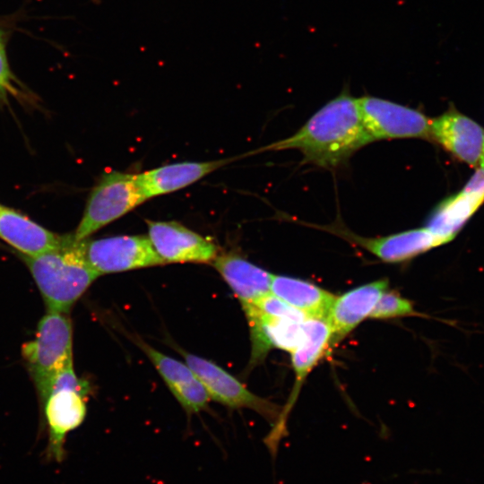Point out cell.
I'll list each match as a JSON object with an SVG mask.
<instances>
[{
	"instance_id": "6da1fadb",
	"label": "cell",
	"mask_w": 484,
	"mask_h": 484,
	"mask_svg": "<svg viewBox=\"0 0 484 484\" xmlns=\"http://www.w3.org/2000/svg\"><path fill=\"white\" fill-rule=\"evenodd\" d=\"M371 142L361 118L358 99L343 91L294 134L260 150H298L304 161L330 169L343 165L356 151Z\"/></svg>"
},
{
	"instance_id": "7a4b0ae2",
	"label": "cell",
	"mask_w": 484,
	"mask_h": 484,
	"mask_svg": "<svg viewBox=\"0 0 484 484\" xmlns=\"http://www.w3.org/2000/svg\"><path fill=\"white\" fill-rule=\"evenodd\" d=\"M48 310L68 314L99 276L85 256V239L65 235L60 245L42 254L21 255Z\"/></svg>"
},
{
	"instance_id": "3957f363",
	"label": "cell",
	"mask_w": 484,
	"mask_h": 484,
	"mask_svg": "<svg viewBox=\"0 0 484 484\" xmlns=\"http://www.w3.org/2000/svg\"><path fill=\"white\" fill-rule=\"evenodd\" d=\"M88 390L87 383L77 377L72 364L60 370L39 393L48 435L44 461L60 463L65 459L67 435L86 417Z\"/></svg>"
},
{
	"instance_id": "277c9868",
	"label": "cell",
	"mask_w": 484,
	"mask_h": 484,
	"mask_svg": "<svg viewBox=\"0 0 484 484\" xmlns=\"http://www.w3.org/2000/svg\"><path fill=\"white\" fill-rule=\"evenodd\" d=\"M22 355L41 393L62 369L73 364V330L68 314L47 310L35 338L23 344Z\"/></svg>"
},
{
	"instance_id": "5b68a950",
	"label": "cell",
	"mask_w": 484,
	"mask_h": 484,
	"mask_svg": "<svg viewBox=\"0 0 484 484\" xmlns=\"http://www.w3.org/2000/svg\"><path fill=\"white\" fill-rule=\"evenodd\" d=\"M144 201L137 174L106 172L90 193L82 219L73 234L77 240L86 239Z\"/></svg>"
},
{
	"instance_id": "8992f818",
	"label": "cell",
	"mask_w": 484,
	"mask_h": 484,
	"mask_svg": "<svg viewBox=\"0 0 484 484\" xmlns=\"http://www.w3.org/2000/svg\"><path fill=\"white\" fill-rule=\"evenodd\" d=\"M180 352L212 399L230 408L251 409L267 420L277 422L281 412L278 405L250 392L236 377L212 361L184 350Z\"/></svg>"
},
{
	"instance_id": "52a82bcc",
	"label": "cell",
	"mask_w": 484,
	"mask_h": 484,
	"mask_svg": "<svg viewBox=\"0 0 484 484\" xmlns=\"http://www.w3.org/2000/svg\"><path fill=\"white\" fill-rule=\"evenodd\" d=\"M366 130L373 141L396 138H429L428 119L422 112L373 96L358 99Z\"/></svg>"
},
{
	"instance_id": "ba28073f",
	"label": "cell",
	"mask_w": 484,
	"mask_h": 484,
	"mask_svg": "<svg viewBox=\"0 0 484 484\" xmlns=\"http://www.w3.org/2000/svg\"><path fill=\"white\" fill-rule=\"evenodd\" d=\"M85 256L99 275L166 264L146 236L86 238Z\"/></svg>"
},
{
	"instance_id": "9c48e42d",
	"label": "cell",
	"mask_w": 484,
	"mask_h": 484,
	"mask_svg": "<svg viewBox=\"0 0 484 484\" xmlns=\"http://www.w3.org/2000/svg\"><path fill=\"white\" fill-rule=\"evenodd\" d=\"M148 238L166 263H212L217 246L176 221L148 220Z\"/></svg>"
},
{
	"instance_id": "30bf717a",
	"label": "cell",
	"mask_w": 484,
	"mask_h": 484,
	"mask_svg": "<svg viewBox=\"0 0 484 484\" xmlns=\"http://www.w3.org/2000/svg\"><path fill=\"white\" fill-rule=\"evenodd\" d=\"M325 230L343 238L385 263H401L440 246L427 229H414L377 238H364L334 223L323 227Z\"/></svg>"
},
{
	"instance_id": "8fae6325",
	"label": "cell",
	"mask_w": 484,
	"mask_h": 484,
	"mask_svg": "<svg viewBox=\"0 0 484 484\" xmlns=\"http://www.w3.org/2000/svg\"><path fill=\"white\" fill-rule=\"evenodd\" d=\"M303 338L298 347L291 352V362L295 374L292 391L282 409L281 415L272 432V440H279L281 426L285 428L287 417L294 406L300 389L307 376L331 347L332 331L324 318H307L303 322Z\"/></svg>"
},
{
	"instance_id": "7c38bea8",
	"label": "cell",
	"mask_w": 484,
	"mask_h": 484,
	"mask_svg": "<svg viewBox=\"0 0 484 484\" xmlns=\"http://www.w3.org/2000/svg\"><path fill=\"white\" fill-rule=\"evenodd\" d=\"M429 138L436 141L454 158L474 167L482 152L484 131L474 120L450 108L430 119Z\"/></svg>"
},
{
	"instance_id": "4fadbf2b",
	"label": "cell",
	"mask_w": 484,
	"mask_h": 484,
	"mask_svg": "<svg viewBox=\"0 0 484 484\" xmlns=\"http://www.w3.org/2000/svg\"><path fill=\"white\" fill-rule=\"evenodd\" d=\"M387 287L386 279L377 280L335 296L325 317L332 331L331 346L340 342L369 317Z\"/></svg>"
},
{
	"instance_id": "5bb4252c",
	"label": "cell",
	"mask_w": 484,
	"mask_h": 484,
	"mask_svg": "<svg viewBox=\"0 0 484 484\" xmlns=\"http://www.w3.org/2000/svg\"><path fill=\"white\" fill-rule=\"evenodd\" d=\"M251 337L252 365L262 361L272 348L292 352L303 338V322L262 314L255 305L243 308Z\"/></svg>"
},
{
	"instance_id": "9a60e30c",
	"label": "cell",
	"mask_w": 484,
	"mask_h": 484,
	"mask_svg": "<svg viewBox=\"0 0 484 484\" xmlns=\"http://www.w3.org/2000/svg\"><path fill=\"white\" fill-rule=\"evenodd\" d=\"M214 268L230 287L242 308L271 292L272 275L236 253L218 255Z\"/></svg>"
},
{
	"instance_id": "2e32d148",
	"label": "cell",
	"mask_w": 484,
	"mask_h": 484,
	"mask_svg": "<svg viewBox=\"0 0 484 484\" xmlns=\"http://www.w3.org/2000/svg\"><path fill=\"white\" fill-rule=\"evenodd\" d=\"M232 160L228 158L168 164L138 173L137 181L145 200H148L188 186Z\"/></svg>"
},
{
	"instance_id": "e0dca14e",
	"label": "cell",
	"mask_w": 484,
	"mask_h": 484,
	"mask_svg": "<svg viewBox=\"0 0 484 484\" xmlns=\"http://www.w3.org/2000/svg\"><path fill=\"white\" fill-rule=\"evenodd\" d=\"M63 238L21 212L0 204V238L21 255L33 256L51 250L60 245Z\"/></svg>"
},
{
	"instance_id": "ac0fdd59",
	"label": "cell",
	"mask_w": 484,
	"mask_h": 484,
	"mask_svg": "<svg viewBox=\"0 0 484 484\" xmlns=\"http://www.w3.org/2000/svg\"><path fill=\"white\" fill-rule=\"evenodd\" d=\"M271 293L304 313L308 318H324L335 296L304 280L272 275Z\"/></svg>"
},
{
	"instance_id": "d6986e66",
	"label": "cell",
	"mask_w": 484,
	"mask_h": 484,
	"mask_svg": "<svg viewBox=\"0 0 484 484\" xmlns=\"http://www.w3.org/2000/svg\"><path fill=\"white\" fill-rule=\"evenodd\" d=\"M484 200V193L464 188L441 203L429 216L426 228L440 245L451 241Z\"/></svg>"
},
{
	"instance_id": "ffe728a7",
	"label": "cell",
	"mask_w": 484,
	"mask_h": 484,
	"mask_svg": "<svg viewBox=\"0 0 484 484\" xmlns=\"http://www.w3.org/2000/svg\"><path fill=\"white\" fill-rule=\"evenodd\" d=\"M134 341L152 362L169 389L196 378L186 363L158 351L138 338Z\"/></svg>"
},
{
	"instance_id": "44dd1931",
	"label": "cell",
	"mask_w": 484,
	"mask_h": 484,
	"mask_svg": "<svg viewBox=\"0 0 484 484\" xmlns=\"http://www.w3.org/2000/svg\"><path fill=\"white\" fill-rule=\"evenodd\" d=\"M417 315L413 304L394 291L384 292L369 317L389 319L400 316Z\"/></svg>"
},
{
	"instance_id": "7402d4cb",
	"label": "cell",
	"mask_w": 484,
	"mask_h": 484,
	"mask_svg": "<svg viewBox=\"0 0 484 484\" xmlns=\"http://www.w3.org/2000/svg\"><path fill=\"white\" fill-rule=\"evenodd\" d=\"M169 390L188 413L203 410L212 400L208 391L197 378Z\"/></svg>"
},
{
	"instance_id": "603a6c76",
	"label": "cell",
	"mask_w": 484,
	"mask_h": 484,
	"mask_svg": "<svg viewBox=\"0 0 484 484\" xmlns=\"http://www.w3.org/2000/svg\"><path fill=\"white\" fill-rule=\"evenodd\" d=\"M264 315L303 322L308 318L304 313L291 307L271 292L261 298L255 304ZM252 306V305H251Z\"/></svg>"
},
{
	"instance_id": "cb8c5ba5",
	"label": "cell",
	"mask_w": 484,
	"mask_h": 484,
	"mask_svg": "<svg viewBox=\"0 0 484 484\" xmlns=\"http://www.w3.org/2000/svg\"><path fill=\"white\" fill-rule=\"evenodd\" d=\"M19 94L15 85V78L7 59L4 35L0 30V100L6 102L9 96Z\"/></svg>"
},
{
	"instance_id": "d4e9b609",
	"label": "cell",
	"mask_w": 484,
	"mask_h": 484,
	"mask_svg": "<svg viewBox=\"0 0 484 484\" xmlns=\"http://www.w3.org/2000/svg\"><path fill=\"white\" fill-rule=\"evenodd\" d=\"M479 164H480V169L484 170V141H483L482 152H481Z\"/></svg>"
}]
</instances>
